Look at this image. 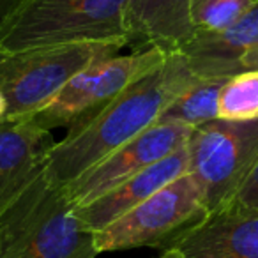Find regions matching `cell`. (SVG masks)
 I'll use <instances>...</instances> for the list:
<instances>
[{"instance_id":"2","label":"cell","mask_w":258,"mask_h":258,"mask_svg":"<svg viewBox=\"0 0 258 258\" xmlns=\"http://www.w3.org/2000/svg\"><path fill=\"white\" fill-rule=\"evenodd\" d=\"M96 232L44 168L0 214V258H96Z\"/></svg>"},{"instance_id":"8","label":"cell","mask_w":258,"mask_h":258,"mask_svg":"<svg viewBox=\"0 0 258 258\" xmlns=\"http://www.w3.org/2000/svg\"><path fill=\"white\" fill-rule=\"evenodd\" d=\"M193 127L180 122L158 120L144 133L118 147L110 156L66 184L64 189L76 207L92 204L129 177L158 163L187 144Z\"/></svg>"},{"instance_id":"18","label":"cell","mask_w":258,"mask_h":258,"mask_svg":"<svg viewBox=\"0 0 258 258\" xmlns=\"http://www.w3.org/2000/svg\"><path fill=\"white\" fill-rule=\"evenodd\" d=\"M22 4L23 0H0V23L8 20Z\"/></svg>"},{"instance_id":"1","label":"cell","mask_w":258,"mask_h":258,"mask_svg":"<svg viewBox=\"0 0 258 258\" xmlns=\"http://www.w3.org/2000/svg\"><path fill=\"white\" fill-rule=\"evenodd\" d=\"M200 80L180 51L168 53L159 68L133 82L92 117L69 127L48 154L44 173L58 186L73 182L156 124L163 111Z\"/></svg>"},{"instance_id":"11","label":"cell","mask_w":258,"mask_h":258,"mask_svg":"<svg viewBox=\"0 0 258 258\" xmlns=\"http://www.w3.org/2000/svg\"><path fill=\"white\" fill-rule=\"evenodd\" d=\"M258 48V0L230 27L216 32H195L180 48L200 78H221L242 73V60Z\"/></svg>"},{"instance_id":"7","label":"cell","mask_w":258,"mask_h":258,"mask_svg":"<svg viewBox=\"0 0 258 258\" xmlns=\"http://www.w3.org/2000/svg\"><path fill=\"white\" fill-rule=\"evenodd\" d=\"M168 53L158 46L135 48L129 55L101 58L75 75L32 120L44 129L73 127L106 106L133 82L154 71Z\"/></svg>"},{"instance_id":"19","label":"cell","mask_w":258,"mask_h":258,"mask_svg":"<svg viewBox=\"0 0 258 258\" xmlns=\"http://www.w3.org/2000/svg\"><path fill=\"white\" fill-rule=\"evenodd\" d=\"M251 69H258V48H254L242 60V71H251Z\"/></svg>"},{"instance_id":"17","label":"cell","mask_w":258,"mask_h":258,"mask_svg":"<svg viewBox=\"0 0 258 258\" xmlns=\"http://www.w3.org/2000/svg\"><path fill=\"white\" fill-rule=\"evenodd\" d=\"M232 204L240 205V207L258 209V161L254 163L253 170H251L249 175L246 177V180L242 182L240 189L237 191Z\"/></svg>"},{"instance_id":"16","label":"cell","mask_w":258,"mask_h":258,"mask_svg":"<svg viewBox=\"0 0 258 258\" xmlns=\"http://www.w3.org/2000/svg\"><path fill=\"white\" fill-rule=\"evenodd\" d=\"M254 0H193L191 23L195 32H216L235 23Z\"/></svg>"},{"instance_id":"3","label":"cell","mask_w":258,"mask_h":258,"mask_svg":"<svg viewBox=\"0 0 258 258\" xmlns=\"http://www.w3.org/2000/svg\"><path fill=\"white\" fill-rule=\"evenodd\" d=\"M131 0H23L0 23V48L55 46L71 43H120L129 46Z\"/></svg>"},{"instance_id":"12","label":"cell","mask_w":258,"mask_h":258,"mask_svg":"<svg viewBox=\"0 0 258 258\" xmlns=\"http://www.w3.org/2000/svg\"><path fill=\"white\" fill-rule=\"evenodd\" d=\"M187 172H189V152H187L186 144L179 151L159 159L158 163L147 166L137 175L125 179L124 182L115 186L113 189L94 200L92 204L76 207V212L97 233L124 214H127L142 202L151 198L154 193H158L166 184L179 179Z\"/></svg>"},{"instance_id":"6","label":"cell","mask_w":258,"mask_h":258,"mask_svg":"<svg viewBox=\"0 0 258 258\" xmlns=\"http://www.w3.org/2000/svg\"><path fill=\"white\" fill-rule=\"evenodd\" d=\"M207 214L200 186L187 172L97 232V251L101 254L137 247L166 249Z\"/></svg>"},{"instance_id":"20","label":"cell","mask_w":258,"mask_h":258,"mask_svg":"<svg viewBox=\"0 0 258 258\" xmlns=\"http://www.w3.org/2000/svg\"><path fill=\"white\" fill-rule=\"evenodd\" d=\"M6 120H9V106L4 94L0 92V122H6Z\"/></svg>"},{"instance_id":"10","label":"cell","mask_w":258,"mask_h":258,"mask_svg":"<svg viewBox=\"0 0 258 258\" xmlns=\"http://www.w3.org/2000/svg\"><path fill=\"white\" fill-rule=\"evenodd\" d=\"M55 142L32 118L0 122V214L44 168Z\"/></svg>"},{"instance_id":"4","label":"cell","mask_w":258,"mask_h":258,"mask_svg":"<svg viewBox=\"0 0 258 258\" xmlns=\"http://www.w3.org/2000/svg\"><path fill=\"white\" fill-rule=\"evenodd\" d=\"M120 43H71L6 50L0 48V92L9 120H23L43 110L60 89L90 64L117 55Z\"/></svg>"},{"instance_id":"9","label":"cell","mask_w":258,"mask_h":258,"mask_svg":"<svg viewBox=\"0 0 258 258\" xmlns=\"http://www.w3.org/2000/svg\"><path fill=\"white\" fill-rule=\"evenodd\" d=\"M168 247L184 258H258V209L230 204L209 212Z\"/></svg>"},{"instance_id":"21","label":"cell","mask_w":258,"mask_h":258,"mask_svg":"<svg viewBox=\"0 0 258 258\" xmlns=\"http://www.w3.org/2000/svg\"><path fill=\"white\" fill-rule=\"evenodd\" d=\"M159 258H184V256L177 247H166V249H163V253Z\"/></svg>"},{"instance_id":"13","label":"cell","mask_w":258,"mask_h":258,"mask_svg":"<svg viewBox=\"0 0 258 258\" xmlns=\"http://www.w3.org/2000/svg\"><path fill=\"white\" fill-rule=\"evenodd\" d=\"M191 4L193 0H131L125 18L129 46L179 51L195 36Z\"/></svg>"},{"instance_id":"5","label":"cell","mask_w":258,"mask_h":258,"mask_svg":"<svg viewBox=\"0 0 258 258\" xmlns=\"http://www.w3.org/2000/svg\"><path fill=\"white\" fill-rule=\"evenodd\" d=\"M189 173L200 186L207 212L232 204L258 161L256 120L216 118L191 131Z\"/></svg>"},{"instance_id":"15","label":"cell","mask_w":258,"mask_h":258,"mask_svg":"<svg viewBox=\"0 0 258 258\" xmlns=\"http://www.w3.org/2000/svg\"><path fill=\"white\" fill-rule=\"evenodd\" d=\"M218 118L256 120L258 118V69L230 76L218 97Z\"/></svg>"},{"instance_id":"14","label":"cell","mask_w":258,"mask_h":258,"mask_svg":"<svg viewBox=\"0 0 258 258\" xmlns=\"http://www.w3.org/2000/svg\"><path fill=\"white\" fill-rule=\"evenodd\" d=\"M228 80V78H226ZM221 78H202L193 87L180 94L165 111L159 120L180 122L189 127H198L218 118V97L223 83Z\"/></svg>"}]
</instances>
